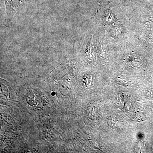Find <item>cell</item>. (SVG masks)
<instances>
[{"label":"cell","instance_id":"obj_1","mask_svg":"<svg viewBox=\"0 0 153 153\" xmlns=\"http://www.w3.org/2000/svg\"><path fill=\"white\" fill-rule=\"evenodd\" d=\"M7 16L11 20L17 13L20 6L24 0H4Z\"/></svg>","mask_w":153,"mask_h":153}]
</instances>
